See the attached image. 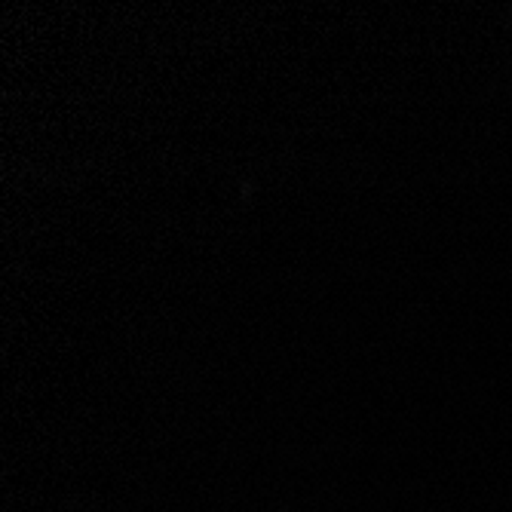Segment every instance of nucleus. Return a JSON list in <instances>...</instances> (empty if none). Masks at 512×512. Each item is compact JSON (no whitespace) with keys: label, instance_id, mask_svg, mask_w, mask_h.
Returning a JSON list of instances; mask_svg holds the SVG:
<instances>
[]
</instances>
